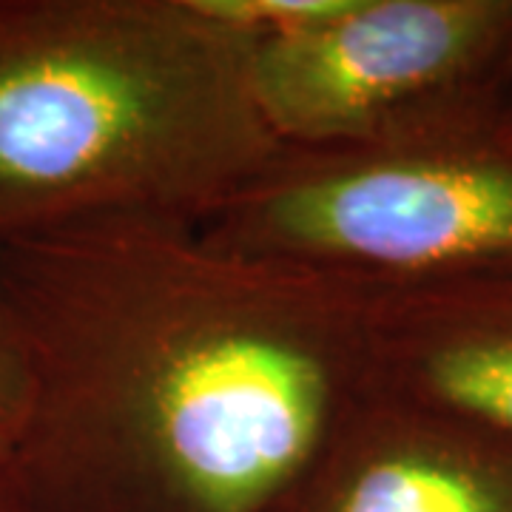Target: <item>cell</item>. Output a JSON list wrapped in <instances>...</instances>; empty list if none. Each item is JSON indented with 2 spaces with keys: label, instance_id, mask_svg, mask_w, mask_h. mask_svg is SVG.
Wrapping results in <instances>:
<instances>
[{
  "label": "cell",
  "instance_id": "cell-1",
  "mask_svg": "<svg viewBox=\"0 0 512 512\" xmlns=\"http://www.w3.org/2000/svg\"><path fill=\"white\" fill-rule=\"evenodd\" d=\"M29 367L12 470L37 512H274L370 390L367 285L197 222L0 239Z\"/></svg>",
  "mask_w": 512,
  "mask_h": 512
},
{
  "label": "cell",
  "instance_id": "cell-4",
  "mask_svg": "<svg viewBox=\"0 0 512 512\" xmlns=\"http://www.w3.org/2000/svg\"><path fill=\"white\" fill-rule=\"evenodd\" d=\"M251 80L279 146H382L512 97V0H348L254 43Z\"/></svg>",
  "mask_w": 512,
  "mask_h": 512
},
{
  "label": "cell",
  "instance_id": "cell-8",
  "mask_svg": "<svg viewBox=\"0 0 512 512\" xmlns=\"http://www.w3.org/2000/svg\"><path fill=\"white\" fill-rule=\"evenodd\" d=\"M29 404V367L15 322L0 296V461H12Z\"/></svg>",
  "mask_w": 512,
  "mask_h": 512
},
{
  "label": "cell",
  "instance_id": "cell-3",
  "mask_svg": "<svg viewBox=\"0 0 512 512\" xmlns=\"http://www.w3.org/2000/svg\"><path fill=\"white\" fill-rule=\"evenodd\" d=\"M197 228L365 285L512 271V97L382 146H282Z\"/></svg>",
  "mask_w": 512,
  "mask_h": 512
},
{
  "label": "cell",
  "instance_id": "cell-6",
  "mask_svg": "<svg viewBox=\"0 0 512 512\" xmlns=\"http://www.w3.org/2000/svg\"><path fill=\"white\" fill-rule=\"evenodd\" d=\"M367 362L373 390L512 441V271L367 285Z\"/></svg>",
  "mask_w": 512,
  "mask_h": 512
},
{
  "label": "cell",
  "instance_id": "cell-7",
  "mask_svg": "<svg viewBox=\"0 0 512 512\" xmlns=\"http://www.w3.org/2000/svg\"><path fill=\"white\" fill-rule=\"evenodd\" d=\"M197 6L251 43H259L336 18L348 0H197Z\"/></svg>",
  "mask_w": 512,
  "mask_h": 512
},
{
  "label": "cell",
  "instance_id": "cell-9",
  "mask_svg": "<svg viewBox=\"0 0 512 512\" xmlns=\"http://www.w3.org/2000/svg\"><path fill=\"white\" fill-rule=\"evenodd\" d=\"M0 512H37L20 487L12 461H0Z\"/></svg>",
  "mask_w": 512,
  "mask_h": 512
},
{
  "label": "cell",
  "instance_id": "cell-5",
  "mask_svg": "<svg viewBox=\"0 0 512 512\" xmlns=\"http://www.w3.org/2000/svg\"><path fill=\"white\" fill-rule=\"evenodd\" d=\"M274 512H512V441L370 387Z\"/></svg>",
  "mask_w": 512,
  "mask_h": 512
},
{
  "label": "cell",
  "instance_id": "cell-2",
  "mask_svg": "<svg viewBox=\"0 0 512 512\" xmlns=\"http://www.w3.org/2000/svg\"><path fill=\"white\" fill-rule=\"evenodd\" d=\"M251 55L197 0H0V239L205 220L282 148Z\"/></svg>",
  "mask_w": 512,
  "mask_h": 512
}]
</instances>
